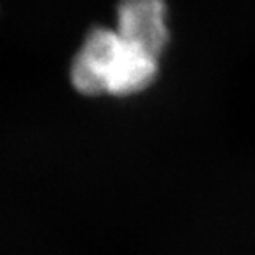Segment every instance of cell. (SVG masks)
<instances>
[{
    "label": "cell",
    "instance_id": "cell-1",
    "mask_svg": "<svg viewBox=\"0 0 255 255\" xmlns=\"http://www.w3.org/2000/svg\"><path fill=\"white\" fill-rule=\"evenodd\" d=\"M158 73V60L126 43L116 28L96 27L71 64V82L87 96H126L145 89Z\"/></svg>",
    "mask_w": 255,
    "mask_h": 255
},
{
    "label": "cell",
    "instance_id": "cell-2",
    "mask_svg": "<svg viewBox=\"0 0 255 255\" xmlns=\"http://www.w3.org/2000/svg\"><path fill=\"white\" fill-rule=\"evenodd\" d=\"M165 14L163 0H121L116 32L126 43L158 60L168 41Z\"/></svg>",
    "mask_w": 255,
    "mask_h": 255
}]
</instances>
